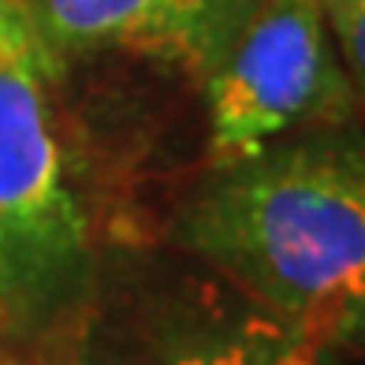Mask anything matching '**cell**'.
Masks as SVG:
<instances>
[{"label":"cell","mask_w":365,"mask_h":365,"mask_svg":"<svg viewBox=\"0 0 365 365\" xmlns=\"http://www.w3.org/2000/svg\"><path fill=\"white\" fill-rule=\"evenodd\" d=\"M182 239L231 287L317 339H365V145L298 138L194 197Z\"/></svg>","instance_id":"1"},{"label":"cell","mask_w":365,"mask_h":365,"mask_svg":"<svg viewBox=\"0 0 365 365\" xmlns=\"http://www.w3.org/2000/svg\"><path fill=\"white\" fill-rule=\"evenodd\" d=\"M48 56L11 0H0V302L30 317L75 291L90 231L63 175L48 112Z\"/></svg>","instance_id":"2"},{"label":"cell","mask_w":365,"mask_h":365,"mask_svg":"<svg viewBox=\"0 0 365 365\" xmlns=\"http://www.w3.org/2000/svg\"><path fill=\"white\" fill-rule=\"evenodd\" d=\"M205 82L217 168L264 153L291 130L339 123L354 108L321 0H254Z\"/></svg>","instance_id":"3"},{"label":"cell","mask_w":365,"mask_h":365,"mask_svg":"<svg viewBox=\"0 0 365 365\" xmlns=\"http://www.w3.org/2000/svg\"><path fill=\"white\" fill-rule=\"evenodd\" d=\"M48 56L138 53L209 75L254 0H11Z\"/></svg>","instance_id":"4"},{"label":"cell","mask_w":365,"mask_h":365,"mask_svg":"<svg viewBox=\"0 0 365 365\" xmlns=\"http://www.w3.org/2000/svg\"><path fill=\"white\" fill-rule=\"evenodd\" d=\"M328 343L250 294L197 287L153 328L142 365H324Z\"/></svg>","instance_id":"5"},{"label":"cell","mask_w":365,"mask_h":365,"mask_svg":"<svg viewBox=\"0 0 365 365\" xmlns=\"http://www.w3.org/2000/svg\"><path fill=\"white\" fill-rule=\"evenodd\" d=\"M321 4L354 101L365 105V0H321Z\"/></svg>","instance_id":"6"},{"label":"cell","mask_w":365,"mask_h":365,"mask_svg":"<svg viewBox=\"0 0 365 365\" xmlns=\"http://www.w3.org/2000/svg\"><path fill=\"white\" fill-rule=\"evenodd\" d=\"M4 321H8V309H4V302H0V331H4Z\"/></svg>","instance_id":"7"}]
</instances>
